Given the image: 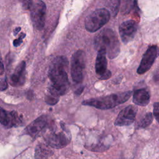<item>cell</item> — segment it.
Instances as JSON below:
<instances>
[{"instance_id":"cell-28","label":"cell","mask_w":159,"mask_h":159,"mask_svg":"<svg viewBox=\"0 0 159 159\" xmlns=\"http://www.w3.org/2000/svg\"><path fill=\"white\" fill-rule=\"evenodd\" d=\"M155 81L158 83H159V76H155Z\"/></svg>"},{"instance_id":"cell-27","label":"cell","mask_w":159,"mask_h":159,"mask_svg":"<svg viewBox=\"0 0 159 159\" xmlns=\"http://www.w3.org/2000/svg\"><path fill=\"white\" fill-rule=\"evenodd\" d=\"M4 71V65L2 61H1V75H2Z\"/></svg>"},{"instance_id":"cell-21","label":"cell","mask_w":159,"mask_h":159,"mask_svg":"<svg viewBox=\"0 0 159 159\" xmlns=\"http://www.w3.org/2000/svg\"><path fill=\"white\" fill-rule=\"evenodd\" d=\"M123 6L122 11L124 13H128L132 7V0H122Z\"/></svg>"},{"instance_id":"cell-2","label":"cell","mask_w":159,"mask_h":159,"mask_svg":"<svg viewBox=\"0 0 159 159\" xmlns=\"http://www.w3.org/2000/svg\"><path fill=\"white\" fill-rule=\"evenodd\" d=\"M95 48L104 49L110 59L116 58L120 52V43L115 32L111 29H104L98 33L94 39Z\"/></svg>"},{"instance_id":"cell-3","label":"cell","mask_w":159,"mask_h":159,"mask_svg":"<svg viewBox=\"0 0 159 159\" xmlns=\"http://www.w3.org/2000/svg\"><path fill=\"white\" fill-rule=\"evenodd\" d=\"M131 94V91L111 94L103 97L92 98L83 101L82 104L90 106L102 110L109 109L125 102L130 98Z\"/></svg>"},{"instance_id":"cell-13","label":"cell","mask_w":159,"mask_h":159,"mask_svg":"<svg viewBox=\"0 0 159 159\" xmlns=\"http://www.w3.org/2000/svg\"><path fill=\"white\" fill-rule=\"evenodd\" d=\"M0 122L5 128L9 129L20 125L22 124V117L16 111H7L1 107Z\"/></svg>"},{"instance_id":"cell-17","label":"cell","mask_w":159,"mask_h":159,"mask_svg":"<svg viewBox=\"0 0 159 159\" xmlns=\"http://www.w3.org/2000/svg\"><path fill=\"white\" fill-rule=\"evenodd\" d=\"M59 97L60 96L58 94L47 91L45 97V101L49 105H55L59 101Z\"/></svg>"},{"instance_id":"cell-7","label":"cell","mask_w":159,"mask_h":159,"mask_svg":"<svg viewBox=\"0 0 159 159\" xmlns=\"http://www.w3.org/2000/svg\"><path fill=\"white\" fill-rule=\"evenodd\" d=\"M30 17L34 27L39 30L43 29L46 17V5L41 0H37L30 8Z\"/></svg>"},{"instance_id":"cell-18","label":"cell","mask_w":159,"mask_h":159,"mask_svg":"<svg viewBox=\"0 0 159 159\" xmlns=\"http://www.w3.org/2000/svg\"><path fill=\"white\" fill-rule=\"evenodd\" d=\"M120 0H109L107 7L113 16H116L119 9Z\"/></svg>"},{"instance_id":"cell-22","label":"cell","mask_w":159,"mask_h":159,"mask_svg":"<svg viewBox=\"0 0 159 159\" xmlns=\"http://www.w3.org/2000/svg\"><path fill=\"white\" fill-rule=\"evenodd\" d=\"M25 34H24V33H21L20 35H19V37L17 39H15V40L13 41V45H14V46L16 47L19 46V45L22 43V40H23V39L25 38Z\"/></svg>"},{"instance_id":"cell-8","label":"cell","mask_w":159,"mask_h":159,"mask_svg":"<svg viewBox=\"0 0 159 159\" xmlns=\"http://www.w3.org/2000/svg\"><path fill=\"white\" fill-rule=\"evenodd\" d=\"M98 54L95 62V71L98 78L101 80H106L111 76V72L107 70V61L106 58V51L104 49L98 50Z\"/></svg>"},{"instance_id":"cell-11","label":"cell","mask_w":159,"mask_h":159,"mask_svg":"<svg viewBox=\"0 0 159 159\" xmlns=\"http://www.w3.org/2000/svg\"><path fill=\"white\" fill-rule=\"evenodd\" d=\"M120 39L124 43H127L134 38L137 31V24L133 20L123 22L119 27Z\"/></svg>"},{"instance_id":"cell-23","label":"cell","mask_w":159,"mask_h":159,"mask_svg":"<svg viewBox=\"0 0 159 159\" xmlns=\"http://www.w3.org/2000/svg\"><path fill=\"white\" fill-rule=\"evenodd\" d=\"M153 114L159 123V102H155L153 104Z\"/></svg>"},{"instance_id":"cell-5","label":"cell","mask_w":159,"mask_h":159,"mask_svg":"<svg viewBox=\"0 0 159 159\" xmlns=\"http://www.w3.org/2000/svg\"><path fill=\"white\" fill-rule=\"evenodd\" d=\"M71 76L73 81L81 83L83 80V71L85 68V55L83 50H78L72 55L70 66Z\"/></svg>"},{"instance_id":"cell-25","label":"cell","mask_w":159,"mask_h":159,"mask_svg":"<svg viewBox=\"0 0 159 159\" xmlns=\"http://www.w3.org/2000/svg\"><path fill=\"white\" fill-rule=\"evenodd\" d=\"M83 89H84V87L79 88L77 90H76V91H75V94L76 95H80V94H81V93H82V91H83Z\"/></svg>"},{"instance_id":"cell-12","label":"cell","mask_w":159,"mask_h":159,"mask_svg":"<svg viewBox=\"0 0 159 159\" xmlns=\"http://www.w3.org/2000/svg\"><path fill=\"white\" fill-rule=\"evenodd\" d=\"M50 127L49 120L46 116H42L30 123L26 128L27 134L32 137H37L44 132Z\"/></svg>"},{"instance_id":"cell-24","label":"cell","mask_w":159,"mask_h":159,"mask_svg":"<svg viewBox=\"0 0 159 159\" xmlns=\"http://www.w3.org/2000/svg\"><path fill=\"white\" fill-rule=\"evenodd\" d=\"M7 88V82L6 80V78H1V91H4Z\"/></svg>"},{"instance_id":"cell-15","label":"cell","mask_w":159,"mask_h":159,"mask_svg":"<svg viewBox=\"0 0 159 159\" xmlns=\"http://www.w3.org/2000/svg\"><path fill=\"white\" fill-rule=\"evenodd\" d=\"M150 93L145 88L138 89L134 91L133 94V102L138 106H147L150 102Z\"/></svg>"},{"instance_id":"cell-26","label":"cell","mask_w":159,"mask_h":159,"mask_svg":"<svg viewBox=\"0 0 159 159\" xmlns=\"http://www.w3.org/2000/svg\"><path fill=\"white\" fill-rule=\"evenodd\" d=\"M20 30V27H16L14 30V32H13V34L14 35H16Z\"/></svg>"},{"instance_id":"cell-19","label":"cell","mask_w":159,"mask_h":159,"mask_svg":"<svg viewBox=\"0 0 159 159\" xmlns=\"http://www.w3.org/2000/svg\"><path fill=\"white\" fill-rule=\"evenodd\" d=\"M153 120V115L151 112H148L147 113L143 119L140 120L139 127L140 128H145L148 127L152 122Z\"/></svg>"},{"instance_id":"cell-6","label":"cell","mask_w":159,"mask_h":159,"mask_svg":"<svg viewBox=\"0 0 159 159\" xmlns=\"http://www.w3.org/2000/svg\"><path fill=\"white\" fill-rule=\"evenodd\" d=\"M44 139L50 147L59 149L66 146L70 142L71 137L69 132L63 129L61 131L51 130L45 135Z\"/></svg>"},{"instance_id":"cell-14","label":"cell","mask_w":159,"mask_h":159,"mask_svg":"<svg viewBox=\"0 0 159 159\" xmlns=\"http://www.w3.org/2000/svg\"><path fill=\"white\" fill-rule=\"evenodd\" d=\"M25 80V62L21 61L11 75L9 81L13 86H20L24 84Z\"/></svg>"},{"instance_id":"cell-20","label":"cell","mask_w":159,"mask_h":159,"mask_svg":"<svg viewBox=\"0 0 159 159\" xmlns=\"http://www.w3.org/2000/svg\"><path fill=\"white\" fill-rule=\"evenodd\" d=\"M18 1L20 2L22 6V8L25 10L30 9V8L33 5V0H18Z\"/></svg>"},{"instance_id":"cell-1","label":"cell","mask_w":159,"mask_h":159,"mask_svg":"<svg viewBox=\"0 0 159 159\" xmlns=\"http://www.w3.org/2000/svg\"><path fill=\"white\" fill-rule=\"evenodd\" d=\"M68 66V59L64 56H58L53 60L50 65L48 72L51 82L48 88V91L60 96L66 93L70 86L67 73Z\"/></svg>"},{"instance_id":"cell-10","label":"cell","mask_w":159,"mask_h":159,"mask_svg":"<svg viewBox=\"0 0 159 159\" xmlns=\"http://www.w3.org/2000/svg\"><path fill=\"white\" fill-rule=\"evenodd\" d=\"M137 112V107L129 105L123 109L118 114L114 125L117 126H127L132 124L135 119Z\"/></svg>"},{"instance_id":"cell-9","label":"cell","mask_w":159,"mask_h":159,"mask_svg":"<svg viewBox=\"0 0 159 159\" xmlns=\"http://www.w3.org/2000/svg\"><path fill=\"white\" fill-rule=\"evenodd\" d=\"M158 53L159 51L157 45H152L149 47L142 57L137 69V73L142 75L148 71L157 58Z\"/></svg>"},{"instance_id":"cell-16","label":"cell","mask_w":159,"mask_h":159,"mask_svg":"<svg viewBox=\"0 0 159 159\" xmlns=\"http://www.w3.org/2000/svg\"><path fill=\"white\" fill-rule=\"evenodd\" d=\"M53 153V151L48 145L40 143L35 147L34 156L35 159H48Z\"/></svg>"},{"instance_id":"cell-4","label":"cell","mask_w":159,"mask_h":159,"mask_svg":"<svg viewBox=\"0 0 159 159\" xmlns=\"http://www.w3.org/2000/svg\"><path fill=\"white\" fill-rule=\"evenodd\" d=\"M110 17L111 14L107 9H97L86 17L84 22L85 28L89 32H95L107 24Z\"/></svg>"}]
</instances>
